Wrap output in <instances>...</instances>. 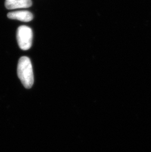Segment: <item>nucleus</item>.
<instances>
[{
  "label": "nucleus",
  "instance_id": "f257e3e1",
  "mask_svg": "<svg viewBox=\"0 0 151 152\" xmlns=\"http://www.w3.org/2000/svg\"><path fill=\"white\" fill-rule=\"evenodd\" d=\"M17 75L19 78L27 89H30L34 82L33 66L29 58L23 56L20 58L17 66Z\"/></svg>",
  "mask_w": 151,
  "mask_h": 152
},
{
  "label": "nucleus",
  "instance_id": "f03ea898",
  "mask_svg": "<svg viewBox=\"0 0 151 152\" xmlns=\"http://www.w3.org/2000/svg\"><path fill=\"white\" fill-rule=\"evenodd\" d=\"M17 40L19 48L23 50H27L32 45L33 31L26 26H21L17 29Z\"/></svg>",
  "mask_w": 151,
  "mask_h": 152
},
{
  "label": "nucleus",
  "instance_id": "7ed1b4c3",
  "mask_svg": "<svg viewBox=\"0 0 151 152\" xmlns=\"http://www.w3.org/2000/svg\"><path fill=\"white\" fill-rule=\"evenodd\" d=\"M32 5L31 0H6L5 6L9 10L27 8Z\"/></svg>",
  "mask_w": 151,
  "mask_h": 152
},
{
  "label": "nucleus",
  "instance_id": "20e7f679",
  "mask_svg": "<svg viewBox=\"0 0 151 152\" xmlns=\"http://www.w3.org/2000/svg\"><path fill=\"white\" fill-rule=\"evenodd\" d=\"M7 17L12 19H16L21 21L29 22L33 20V15L30 12L22 10L10 12L7 14Z\"/></svg>",
  "mask_w": 151,
  "mask_h": 152
}]
</instances>
